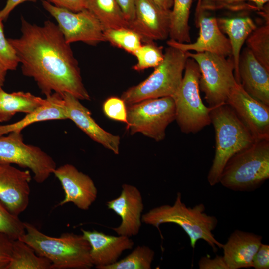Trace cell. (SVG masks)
<instances>
[{"mask_svg":"<svg viewBox=\"0 0 269 269\" xmlns=\"http://www.w3.org/2000/svg\"><path fill=\"white\" fill-rule=\"evenodd\" d=\"M21 20V36L8 40L23 74L32 78L46 97L69 93L79 100H90L78 63L58 26L49 20L38 26L23 17Z\"/></svg>","mask_w":269,"mask_h":269,"instance_id":"1","label":"cell"},{"mask_svg":"<svg viewBox=\"0 0 269 269\" xmlns=\"http://www.w3.org/2000/svg\"><path fill=\"white\" fill-rule=\"evenodd\" d=\"M203 203L188 207L182 201L180 192L177 193L173 205L164 204L154 207L142 214V222L152 225L159 231L164 223H174L181 227L189 236L190 245L194 248L199 240H204L214 252L222 249L223 244L215 238L212 231L218 224L217 218L205 213Z\"/></svg>","mask_w":269,"mask_h":269,"instance_id":"2","label":"cell"},{"mask_svg":"<svg viewBox=\"0 0 269 269\" xmlns=\"http://www.w3.org/2000/svg\"><path fill=\"white\" fill-rule=\"evenodd\" d=\"M25 232L18 239L32 247L36 253L48 259L52 269H90L93 264L91 247L82 234L64 233L53 237L24 222Z\"/></svg>","mask_w":269,"mask_h":269,"instance_id":"3","label":"cell"},{"mask_svg":"<svg viewBox=\"0 0 269 269\" xmlns=\"http://www.w3.org/2000/svg\"><path fill=\"white\" fill-rule=\"evenodd\" d=\"M210 119L215 130V149L207 180L211 186H214L219 183L229 159L256 140L233 110L226 104L212 108Z\"/></svg>","mask_w":269,"mask_h":269,"instance_id":"4","label":"cell"},{"mask_svg":"<svg viewBox=\"0 0 269 269\" xmlns=\"http://www.w3.org/2000/svg\"><path fill=\"white\" fill-rule=\"evenodd\" d=\"M269 178V140L256 141L232 156L219 183L235 191H252Z\"/></svg>","mask_w":269,"mask_h":269,"instance_id":"5","label":"cell"},{"mask_svg":"<svg viewBox=\"0 0 269 269\" xmlns=\"http://www.w3.org/2000/svg\"><path fill=\"white\" fill-rule=\"evenodd\" d=\"M164 54L162 62L148 77L122 93L121 98L126 106L147 99L172 97L176 92L188 56L187 52L169 46Z\"/></svg>","mask_w":269,"mask_h":269,"instance_id":"6","label":"cell"},{"mask_svg":"<svg viewBox=\"0 0 269 269\" xmlns=\"http://www.w3.org/2000/svg\"><path fill=\"white\" fill-rule=\"evenodd\" d=\"M200 75L197 63L188 57L181 82L172 97L175 105V120L181 131L186 134L196 133L211 124L212 108L205 105L201 99Z\"/></svg>","mask_w":269,"mask_h":269,"instance_id":"7","label":"cell"},{"mask_svg":"<svg viewBox=\"0 0 269 269\" xmlns=\"http://www.w3.org/2000/svg\"><path fill=\"white\" fill-rule=\"evenodd\" d=\"M187 54L199 67V88L204 93L208 107L214 108L225 104L231 89L237 83L232 56L225 57L209 52L190 51H187Z\"/></svg>","mask_w":269,"mask_h":269,"instance_id":"8","label":"cell"},{"mask_svg":"<svg viewBox=\"0 0 269 269\" xmlns=\"http://www.w3.org/2000/svg\"><path fill=\"white\" fill-rule=\"evenodd\" d=\"M127 129L133 135L140 133L160 141L165 137L167 127L176 119L172 97L150 99L127 106Z\"/></svg>","mask_w":269,"mask_h":269,"instance_id":"9","label":"cell"},{"mask_svg":"<svg viewBox=\"0 0 269 269\" xmlns=\"http://www.w3.org/2000/svg\"><path fill=\"white\" fill-rule=\"evenodd\" d=\"M0 136V163L15 164L29 169L34 179L42 183L53 173L56 163L40 147L24 143L22 132H12Z\"/></svg>","mask_w":269,"mask_h":269,"instance_id":"10","label":"cell"},{"mask_svg":"<svg viewBox=\"0 0 269 269\" xmlns=\"http://www.w3.org/2000/svg\"><path fill=\"white\" fill-rule=\"evenodd\" d=\"M42 3L44 8L56 20L67 43L82 42L96 45L106 42L102 26L87 9L74 12L56 7L47 0L42 1Z\"/></svg>","mask_w":269,"mask_h":269,"instance_id":"11","label":"cell"},{"mask_svg":"<svg viewBox=\"0 0 269 269\" xmlns=\"http://www.w3.org/2000/svg\"><path fill=\"white\" fill-rule=\"evenodd\" d=\"M256 141L269 140V106L249 95L236 83L226 101Z\"/></svg>","mask_w":269,"mask_h":269,"instance_id":"12","label":"cell"},{"mask_svg":"<svg viewBox=\"0 0 269 269\" xmlns=\"http://www.w3.org/2000/svg\"><path fill=\"white\" fill-rule=\"evenodd\" d=\"M170 12L152 0H135L134 17L129 27L144 43L165 40L169 36Z\"/></svg>","mask_w":269,"mask_h":269,"instance_id":"13","label":"cell"},{"mask_svg":"<svg viewBox=\"0 0 269 269\" xmlns=\"http://www.w3.org/2000/svg\"><path fill=\"white\" fill-rule=\"evenodd\" d=\"M206 13L207 11L199 10L195 14L196 26L200 28V31L195 42L180 43L170 39L167 44L184 52H209L225 57L231 56L230 41L219 28L217 18L208 16Z\"/></svg>","mask_w":269,"mask_h":269,"instance_id":"14","label":"cell"},{"mask_svg":"<svg viewBox=\"0 0 269 269\" xmlns=\"http://www.w3.org/2000/svg\"><path fill=\"white\" fill-rule=\"evenodd\" d=\"M106 205L121 218L118 226L111 228L117 235L131 238L139 233L144 204L141 193L136 186L123 184L120 195L107 201Z\"/></svg>","mask_w":269,"mask_h":269,"instance_id":"15","label":"cell"},{"mask_svg":"<svg viewBox=\"0 0 269 269\" xmlns=\"http://www.w3.org/2000/svg\"><path fill=\"white\" fill-rule=\"evenodd\" d=\"M31 179L29 170L0 163V200L15 215L18 216L28 206Z\"/></svg>","mask_w":269,"mask_h":269,"instance_id":"16","label":"cell"},{"mask_svg":"<svg viewBox=\"0 0 269 269\" xmlns=\"http://www.w3.org/2000/svg\"><path fill=\"white\" fill-rule=\"evenodd\" d=\"M59 180L65 197L58 205L69 202L83 210H88L96 200L98 190L93 180L74 165L65 164L56 167L53 173Z\"/></svg>","mask_w":269,"mask_h":269,"instance_id":"17","label":"cell"},{"mask_svg":"<svg viewBox=\"0 0 269 269\" xmlns=\"http://www.w3.org/2000/svg\"><path fill=\"white\" fill-rule=\"evenodd\" d=\"M81 230L90 244L91 259L97 269L115 263L123 252L131 249L134 245V241L127 236L108 235L95 230Z\"/></svg>","mask_w":269,"mask_h":269,"instance_id":"18","label":"cell"},{"mask_svg":"<svg viewBox=\"0 0 269 269\" xmlns=\"http://www.w3.org/2000/svg\"><path fill=\"white\" fill-rule=\"evenodd\" d=\"M68 119L72 121L91 139L114 154H119L120 138L99 126L91 116L89 110L79 100L69 93L63 95Z\"/></svg>","mask_w":269,"mask_h":269,"instance_id":"19","label":"cell"},{"mask_svg":"<svg viewBox=\"0 0 269 269\" xmlns=\"http://www.w3.org/2000/svg\"><path fill=\"white\" fill-rule=\"evenodd\" d=\"M238 75L243 89L254 98L269 106V71L247 47L240 53Z\"/></svg>","mask_w":269,"mask_h":269,"instance_id":"20","label":"cell"},{"mask_svg":"<svg viewBox=\"0 0 269 269\" xmlns=\"http://www.w3.org/2000/svg\"><path fill=\"white\" fill-rule=\"evenodd\" d=\"M262 237L236 230L223 244L224 259L229 269L252 267L254 256L262 243Z\"/></svg>","mask_w":269,"mask_h":269,"instance_id":"21","label":"cell"},{"mask_svg":"<svg viewBox=\"0 0 269 269\" xmlns=\"http://www.w3.org/2000/svg\"><path fill=\"white\" fill-rule=\"evenodd\" d=\"M47 102L12 124L0 125V136L12 132H22L27 126L39 122L68 119L62 95L53 93L46 97Z\"/></svg>","mask_w":269,"mask_h":269,"instance_id":"22","label":"cell"},{"mask_svg":"<svg viewBox=\"0 0 269 269\" xmlns=\"http://www.w3.org/2000/svg\"><path fill=\"white\" fill-rule=\"evenodd\" d=\"M217 21L220 30L228 36L235 66L234 76L237 82L240 84L238 63L241 49L247 37L257 26L248 16L221 17L217 18Z\"/></svg>","mask_w":269,"mask_h":269,"instance_id":"23","label":"cell"},{"mask_svg":"<svg viewBox=\"0 0 269 269\" xmlns=\"http://www.w3.org/2000/svg\"><path fill=\"white\" fill-rule=\"evenodd\" d=\"M47 102V99L23 91L7 93L0 88V122L9 121L16 113H30Z\"/></svg>","mask_w":269,"mask_h":269,"instance_id":"24","label":"cell"},{"mask_svg":"<svg viewBox=\"0 0 269 269\" xmlns=\"http://www.w3.org/2000/svg\"><path fill=\"white\" fill-rule=\"evenodd\" d=\"M86 9L94 15L104 30L129 27V23L116 0H87Z\"/></svg>","mask_w":269,"mask_h":269,"instance_id":"25","label":"cell"},{"mask_svg":"<svg viewBox=\"0 0 269 269\" xmlns=\"http://www.w3.org/2000/svg\"><path fill=\"white\" fill-rule=\"evenodd\" d=\"M6 269H52L51 262L37 255L25 242L13 240L11 260Z\"/></svg>","mask_w":269,"mask_h":269,"instance_id":"26","label":"cell"},{"mask_svg":"<svg viewBox=\"0 0 269 269\" xmlns=\"http://www.w3.org/2000/svg\"><path fill=\"white\" fill-rule=\"evenodd\" d=\"M193 0H173L170 12V39L180 43H191L189 19Z\"/></svg>","mask_w":269,"mask_h":269,"instance_id":"27","label":"cell"},{"mask_svg":"<svg viewBox=\"0 0 269 269\" xmlns=\"http://www.w3.org/2000/svg\"><path fill=\"white\" fill-rule=\"evenodd\" d=\"M154 256V251L149 247L139 245L125 258L102 269H151Z\"/></svg>","mask_w":269,"mask_h":269,"instance_id":"28","label":"cell"},{"mask_svg":"<svg viewBox=\"0 0 269 269\" xmlns=\"http://www.w3.org/2000/svg\"><path fill=\"white\" fill-rule=\"evenodd\" d=\"M245 43L255 58L269 71V22L254 30Z\"/></svg>","mask_w":269,"mask_h":269,"instance_id":"29","label":"cell"},{"mask_svg":"<svg viewBox=\"0 0 269 269\" xmlns=\"http://www.w3.org/2000/svg\"><path fill=\"white\" fill-rule=\"evenodd\" d=\"M106 42L134 55L141 46L140 36L129 27H120L104 30Z\"/></svg>","mask_w":269,"mask_h":269,"instance_id":"30","label":"cell"},{"mask_svg":"<svg viewBox=\"0 0 269 269\" xmlns=\"http://www.w3.org/2000/svg\"><path fill=\"white\" fill-rule=\"evenodd\" d=\"M269 0H201L198 11H215L225 9L234 11L246 10L260 11L264 8L265 5L268 3Z\"/></svg>","mask_w":269,"mask_h":269,"instance_id":"31","label":"cell"},{"mask_svg":"<svg viewBox=\"0 0 269 269\" xmlns=\"http://www.w3.org/2000/svg\"><path fill=\"white\" fill-rule=\"evenodd\" d=\"M163 47L158 46L154 41L144 43L135 52L137 63L133 66L135 71H140L149 68H155L164 59Z\"/></svg>","mask_w":269,"mask_h":269,"instance_id":"32","label":"cell"},{"mask_svg":"<svg viewBox=\"0 0 269 269\" xmlns=\"http://www.w3.org/2000/svg\"><path fill=\"white\" fill-rule=\"evenodd\" d=\"M0 232L13 240L18 239L25 232L24 222L11 213L0 200Z\"/></svg>","mask_w":269,"mask_h":269,"instance_id":"33","label":"cell"},{"mask_svg":"<svg viewBox=\"0 0 269 269\" xmlns=\"http://www.w3.org/2000/svg\"><path fill=\"white\" fill-rule=\"evenodd\" d=\"M2 21L0 18V61L8 70H15L19 61L14 48L4 35Z\"/></svg>","mask_w":269,"mask_h":269,"instance_id":"34","label":"cell"},{"mask_svg":"<svg viewBox=\"0 0 269 269\" xmlns=\"http://www.w3.org/2000/svg\"><path fill=\"white\" fill-rule=\"evenodd\" d=\"M103 110L108 118L127 125V106L121 98L111 97L106 99L103 104Z\"/></svg>","mask_w":269,"mask_h":269,"instance_id":"35","label":"cell"},{"mask_svg":"<svg viewBox=\"0 0 269 269\" xmlns=\"http://www.w3.org/2000/svg\"><path fill=\"white\" fill-rule=\"evenodd\" d=\"M13 240L7 235L0 232V269H6L11 260Z\"/></svg>","mask_w":269,"mask_h":269,"instance_id":"36","label":"cell"},{"mask_svg":"<svg viewBox=\"0 0 269 269\" xmlns=\"http://www.w3.org/2000/svg\"><path fill=\"white\" fill-rule=\"evenodd\" d=\"M253 266L255 269H269V245L261 243L253 258Z\"/></svg>","mask_w":269,"mask_h":269,"instance_id":"37","label":"cell"},{"mask_svg":"<svg viewBox=\"0 0 269 269\" xmlns=\"http://www.w3.org/2000/svg\"><path fill=\"white\" fill-rule=\"evenodd\" d=\"M200 269H229L223 256L217 255L213 259L208 256L202 257L198 262Z\"/></svg>","mask_w":269,"mask_h":269,"instance_id":"38","label":"cell"},{"mask_svg":"<svg viewBox=\"0 0 269 269\" xmlns=\"http://www.w3.org/2000/svg\"><path fill=\"white\" fill-rule=\"evenodd\" d=\"M87 0H47L54 6L74 12L86 9Z\"/></svg>","mask_w":269,"mask_h":269,"instance_id":"39","label":"cell"},{"mask_svg":"<svg viewBox=\"0 0 269 269\" xmlns=\"http://www.w3.org/2000/svg\"><path fill=\"white\" fill-rule=\"evenodd\" d=\"M116 1L126 20L129 23L134 17L135 0H116Z\"/></svg>","mask_w":269,"mask_h":269,"instance_id":"40","label":"cell"},{"mask_svg":"<svg viewBox=\"0 0 269 269\" xmlns=\"http://www.w3.org/2000/svg\"><path fill=\"white\" fill-rule=\"evenodd\" d=\"M37 0H7L4 8L0 10V18L2 20L7 19L11 12L19 4L26 2H36Z\"/></svg>","mask_w":269,"mask_h":269,"instance_id":"41","label":"cell"},{"mask_svg":"<svg viewBox=\"0 0 269 269\" xmlns=\"http://www.w3.org/2000/svg\"><path fill=\"white\" fill-rule=\"evenodd\" d=\"M162 8L171 10L173 6V0H152Z\"/></svg>","mask_w":269,"mask_h":269,"instance_id":"42","label":"cell"},{"mask_svg":"<svg viewBox=\"0 0 269 269\" xmlns=\"http://www.w3.org/2000/svg\"><path fill=\"white\" fill-rule=\"evenodd\" d=\"M6 67L0 61V88L4 85L8 71Z\"/></svg>","mask_w":269,"mask_h":269,"instance_id":"43","label":"cell"},{"mask_svg":"<svg viewBox=\"0 0 269 269\" xmlns=\"http://www.w3.org/2000/svg\"><path fill=\"white\" fill-rule=\"evenodd\" d=\"M201 0H198L196 7L195 9V13H197L199 10Z\"/></svg>","mask_w":269,"mask_h":269,"instance_id":"44","label":"cell"}]
</instances>
